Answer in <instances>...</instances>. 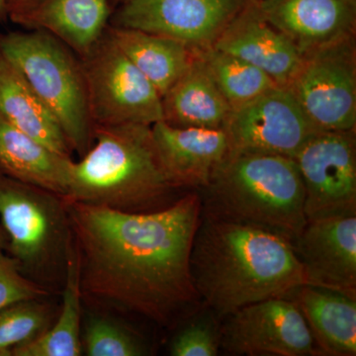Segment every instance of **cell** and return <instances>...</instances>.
I'll return each instance as SVG.
<instances>
[{
    "mask_svg": "<svg viewBox=\"0 0 356 356\" xmlns=\"http://www.w3.org/2000/svg\"><path fill=\"white\" fill-rule=\"evenodd\" d=\"M8 20L7 14L6 0H0V24H3Z\"/></svg>",
    "mask_w": 356,
    "mask_h": 356,
    "instance_id": "f546056e",
    "label": "cell"
},
{
    "mask_svg": "<svg viewBox=\"0 0 356 356\" xmlns=\"http://www.w3.org/2000/svg\"><path fill=\"white\" fill-rule=\"evenodd\" d=\"M0 117L58 153L74 154L60 124L19 70L0 53Z\"/></svg>",
    "mask_w": 356,
    "mask_h": 356,
    "instance_id": "44dd1931",
    "label": "cell"
},
{
    "mask_svg": "<svg viewBox=\"0 0 356 356\" xmlns=\"http://www.w3.org/2000/svg\"><path fill=\"white\" fill-rule=\"evenodd\" d=\"M205 191V214L261 227L292 241L307 224L294 159L229 152Z\"/></svg>",
    "mask_w": 356,
    "mask_h": 356,
    "instance_id": "277c9868",
    "label": "cell"
},
{
    "mask_svg": "<svg viewBox=\"0 0 356 356\" xmlns=\"http://www.w3.org/2000/svg\"><path fill=\"white\" fill-rule=\"evenodd\" d=\"M191 273L200 299L219 318L255 302L288 297L306 284L291 241L208 214L194 238Z\"/></svg>",
    "mask_w": 356,
    "mask_h": 356,
    "instance_id": "7a4b0ae2",
    "label": "cell"
},
{
    "mask_svg": "<svg viewBox=\"0 0 356 356\" xmlns=\"http://www.w3.org/2000/svg\"><path fill=\"white\" fill-rule=\"evenodd\" d=\"M117 46L163 96L186 72L195 51L186 44L161 35L131 29L107 28Z\"/></svg>",
    "mask_w": 356,
    "mask_h": 356,
    "instance_id": "7402d4cb",
    "label": "cell"
},
{
    "mask_svg": "<svg viewBox=\"0 0 356 356\" xmlns=\"http://www.w3.org/2000/svg\"><path fill=\"white\" fill-rule=\"evenodd\" d=\"M81 60L95 128L125 124L153 126L163 121V98L158 89L129 60L107 30Z\"/></svg>",
    "mask_w": 356,
    "mask_h": 356,
    "instance_id": "52a82bcc",
    "label": "cell"
},
{
    "mask_svg": "<svg viewBox=\"0 0 356 356\" xmlns=\"http://www.w3.org/2000/svg\"><path fill=\"white\" fill-rule=\"evenodd\" d=\"M110 1H111L112 6H118L123 3V2H125L126 0H110Z\"/></svg>",
    "mask_w": 356,
    "mask_h": 356,
    "instance_id": "1f68e13d",
    "label": "cell"
},
{
    "mask_svg": "<svg viewBox=\"0 0 356 356\" xmlns=\"http://www.w3.org/2000/svg\"><path fill=\"white\" fill-rule=\"evenodd\" d=\"M308 220L356 215V135L316 131L294 156Z\"/></svg>",
    "mask_w": 356,
    "mask_h": 356,
    "instance_id": "9c48e42d",
    "label": "cell"
},
{
    "mask_svg": "<svg viewBox=\"0 0 356 356\" xmlns=\"http://www.w3.org/2000/svg\"><path fill=\"white\" fill-rule=\"evenodd\" d=\"M49 296L54 295L28 280L17 262L0 250V310L15 302Z\"/></svg>",
    "mask_w": 356,
    "mask_h": 356,
    "instance_id": "83f0119b",
    "label": "cell"
},
{
    "mask_svg": "<svg viewBox=\"0 0 356 356\" xmlns=\"http://www.w3.org/2000/svg\"><path fill=\"white\" fill-rule=\"evenodd\" d=\"M83 353L88 356H140L147 355L146 344L118 318L86 312Z\"/></svg>",
    "mask_w": 356,
    "mask_h": 356,
    "instance_id": "484cf974",
    "label": "cell"
},
{
    "mask_svg": "<svg viewBox=\"0 0 356 356\" xmlns=\"http://www.w3.org/2000/svg\"><path fill=\"white\" fill-rule=\"evenodd\" d=\"M221 346L220 327L211 316H203L185 325L170 346L173 356H215Z\"/></svg>",
    "mask_w": 356,
    "mask_h": 356,
    "instance_id": "4316f807",
    "label": "cell"
},
{
    "mask_svg": "<svg viewBox=\"0 0 356 356\" xmlns=\"http://www.w3.org/2000/svg\"><path fill=\"white\" fill-rule=\"evenodd\" d=\"M67 201L83 305L163 329L186 320L200 303L191 273L202 197L186 192L165 209L124 213Z\"/></svg>",
    "mask_w": 356,
    "mask_h": 356,
    "instance_id": "6da1fadb",
    "label": "cell"
},
{
    "mask_svg": "<svg viewBox=\"0 0 356 356\" xmlns=\"http://www.w3.org/2000/svg\"><path fill=\"white\" fill-rule=\"evenodd\" d=\"M197 53L232 110L278 86L266 72L242 58L214 48Z\"/></svg>",
    "mask_w": 356,
    "mask_h": 356,
    "instance_id": "cb8c5ba5",
    "label": "cell"
},
{
    "mask_svg": "<svg viewBox=\"0 0 356 356\" xmlns=\"http://www.w3.org/2000/svg\"><path fill=\"white\" fill-rule=\"evenodd\" d=\"M186 191L165 172L152 126L95 128V143L74 161L65 198L124 213L170 207Z\"/></svg>",
    "mask_w": 356,
    "mask_h": 356,
    "instance_id": "3957f363",
    "label": "cell"
},
{
    "mask_svg": "<svg viewBox=\"0 0 356 356\" xmlns=\"http://www.w3.org/2000/svg\"><path fill=\"white\" fill-rule=\"evenodd\" d=\"M7 248V236L4 233L3 229H2L1 225H0V250H4Z\"/></svg>",
    "mask_w": 356,
    "mask_h": 356,
    "instance_id": "4dcf8cb0",
    "label": "cell"
},
{
    "mask_svg": "<svg viewBox=\"0 0 356 356\" xmlns=\"http://www.w3.org/2000/svg\"><path fill=\"white\" fill-rule=\"evenodd\" d=\"M211 48L242 58L281 86L290 83L302 58L290 40L264 17L259 0L245 7Z\"/></svg>",
    "mask_w": 356,
    "mask_h": 356,
    "instance_id": "2e32d148",
    "label": "cell"
},
{
    "mask_svg": "<svg viewBox=\"0 0 356 356\" xmlns=\"http://www.w3.org/2000/svg\"><path fill=\"white\" fill-rule=\"evenodd\" d=\"M291 243L306 284L356 296V215L308 220Z\"/></svg>",
    "mask_w": 356,
    "mask_h": 356,
    "instance_id": "4fadbf2b",
    "label": "cell"
},
{
    "mask_svg": "<svg viewBox=\"0 0 356 356\" xmlns=\"http://www.w3.org/2000/svg\"><path fill=\"white\" fill-rule=\"evenodd\" d=\"M112 13L110 0H39L9 20L27 30L50 33L83 58L106 32Z\"/></svg>",
    "mask_w": 356,
    "mask_h": 356,
    "instance_id": "e0dca14e",
    "label": "cell"
},
{
    "mask_svg": "<svg viewBox=\"0 0 356 356\" xmlns=\"http://www.w3.org/2000/svg\"><path fill=\"white\" fill-rule=\"evenodd\" d=\"M0 225L7 236V254L21 273L60 296L72 245L64 196L0 172Z\"/></svg>",
    "mask_w": 356,
    "mask_h": 356,
    "instance_id": "5b68a950",
    "label": "cell"
},
{
    "mask_svg": "<svg viewBox=\"0 0 356 356\" xmlns=\"http://www.w3.org/2000/svg\"><path fill=\"white\" fill-rule=\"evenodd\" d=\"M74 163L0 117V172L65 197Z\"/></svg>",
    "mask_w": 356,
    "mask_h": 356,
    "instance_id": "d6986e66",
    "label": "cell"
},
{
    "mask_svg": "<svg viewBox=\"0 0 356 356\" xmlns=\"http://www.w3.org/2000/svg\"><path fill=\"white\" fill-rule=\"evenodd\" d=\"M254 0H126L109 25L170 37L192 51L207 50Z\"/></svg>",
    "mask_w": 356,
    "mask_h": 356,
    "instance_id": "30bf717a",
    "label": "cell"
},
{
    "mask_svg": "<svg viewBox=\"0 0 356 356\" xmlns=\"http://www.w3.org/2000/svg\"><path fill=\"white\" fill-rule=\"evenodd\" d=\"M0 53L16 67L57 119L74 153L95 143L81 58L43 30L0 33Z\"/></svg>",
    "mask_w": 356,
    "mask_h": 356,
    "instance_id": "8992f818",
    "label": "cell"
},
{
    "mask_svg": "<svg viewBox=\"0 0 356 356\" xmlns=\"http://www.w3.org/2000/svg\"><path fill=\"white\" fill-rule=\"evenodd\" d=\"M0 356H6V353H2V351H0Z\"/></svg>",
    "mask_w": 356,
    "mask_h": 356,
    "instance_id": "d6a6232c",
    "label": "cell"
},
{
    "mask_svg": "<svg viewBox=\"0 0 356 356\" xmlns=\"http://www.w3.org/2000/svg\"><path fill=\"white\" fill-rule=\"evenodd\" d=\"M39 0H6L7 14L9 18L16 14L27 10L32 6H34Z\"/></svg>",
    "mask_w": 356,
    "mask_h": 356,
    "instance_id": "f1b7e54d",
    "label": "cell"
},
{
    "mask_svg": "<svg viewBox=\"0 0 356 356\" xmlns=\"http://www.w3.org/2000/svg\"><path fill=\"white\" fill-rule=\"evenodd\" d=\"M259 7L301 55L356 36V0H259Z\"/></svg>",
    "mask_w": 356,
    "mask_h": 356,
    "instance_id": "5bb4252c",
    "label": "cell"
},
{
    "mask_svg": "<svg viewBox=\"0 0 356 356\" xmlns=\"http://www.w3.org/2000/svg\"><path fill=\"white\" fill-rule=\"evenodd\" d=\"M355 37L302 55L286 86L316 131L355 130Z\"/></svg>",
    "mask_w": 356,
    "mask_h": 356,
    "instance_id": "ba28073f",
    "label": "cell"
},
{
    "mask_svg": "<svg viewBox=\"0 0 356 356\" xmlns=\"http://www.w3.org/2000/svg\"><path fill=\"white\" fill-rule=\"evenodd\" d=\"M288 298L298 306L320 353L356 355V296L303 284Z\"/></svg>",
    "mask_w": 356,
    "mask_h": 356,
    "instance_id": "ac0fdd59",
    "label": "cell"
},
{
    "mask_svg": "<svg viewBox=\"0 0 356 356\" xmlns=\"http://www.w3.org/2000/svg\"><path fill=\"white\" fill-rule=\"evenodd\" d=\"M159 158L170 180L182 191L205 189L229 154L222 129L152 126Z\"/></svg>",
    "mask_w": 356,
    "mask_h": 356,
    "instance_id": "9a60e30c",
    "label": "cell"
},
{
    "mask_svg": "<svg viewBox=\"0 0 356 356\" xmlns=\"http://www.w3.org/2000/svg\"><path fill=\"white\" fill-rule=\"evenodd\" d=\"M221 346L233 355L308 356L318 351L298 306L288 297L255 302L225 317Z\"/></svg>",
    "mask_w": 356,
    "mask_h": 356,
    "instance_id": "8fae6325",
    "label": "cell"
},
{
    "mask_svg": "<svg viewBox=\"0 0 356 356\" xmlns=\"http://www.w3.org/2000/svg\"><path fill=\"white\" fill-rule=\"evenodd\" d=\"M51 297L23 300L0 310V351L13 356V350L36 341L55 322L60 306Z\"/></svg>",
    "mask_w": 356,
    "mask_h": 356,
    "instance_id": "d4e9b609",
    "label": "cell"
},
{
    "mask_svg": "<svg viewBox=\"0 0 356 356\" xmlns=\"http://www.w3.org/2000/svg\"><path fill=\"white\" fill-rule=\"evenodd\" d=\"M224 131L229 152L292 159L316 132L290 89L281 86L232 110Z\"/></svg>",
    "mask_w": 356,
    "mask_h": 356,
    "instance_id": "7c38bea8",
    "label": "cell"
},
{
    "mask_svg": "<svg viewBox=\"0 0 356 356\" xmlns=\"http://www.w3.org/2000/svg\"><path fill=\"white\" fill-rule=\"evenodd\" d=\"M60 312L54 324L36 341L15 348L13 356H79L83 355L81 324L83 300L79 288V266L74 241L67 262V277Z\"/></svg>",
    "mask_w": 356,
    "mask_h": 356,
    "instance_id": "603a6c76",
    "label": "cell"
},
{
    "mask_svg": "<svg viewBox=\"0 0 356 356\" xmlns=\"http://www.w3.org/2000/svg\"><path fill=\"white\" fill-rule=\"evenodd\" d=\"M163 121L178 128L222 129L232 108L195 51L186 72L163 96Z\"/></svg>",
    "mask_w": 356,
    "mask_h": 356,
    "instance_id": "ffe728a7",
    "label": "cell"
}]
</instances>
